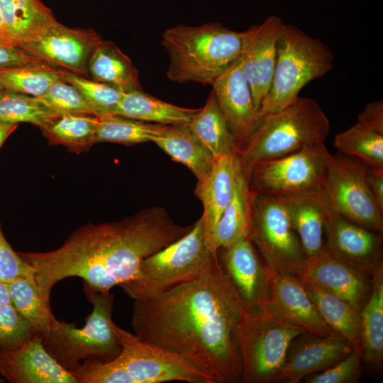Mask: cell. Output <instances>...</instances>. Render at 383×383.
<instances>
[{"label": "cell", "instance_id": "obj_3", "mask_svg": "<svg viewBox=\"0 0 383 383\" xmlns=\"http://www.w3.org/2000/svg\"><path fill=\"white\" fill-rule=\"evenodd\" d=\"M243 40V31L220 23L170 27L161 42L170 59L167 77L174 82L211 85L239 57Z\"/></svg>", "mask_w": 383, "mask_h": 383}, {"label": "cell", "instance_id": "obj_28", "mask_svg": "<svg viewBox=\"0 0 383 383\" xmlns=\"http://www.w3.org/2000/svg\"><path fill=\"white\" fill-rule=\"evenodd\" d=\"M364 361L374 371L383 365V262L372 274L369 298L360 311Z\"/></svg>", "mask_w": 383, "mask_h": 383}, {"label": "cell", "instance_id": "obj_15", "mask_svg": "<svg viewBox=\"0 0 383 383\" xmlns=\"http://www.w3.org/2000/svg\"><path fill=\"white\" fill-rule=\"evenodd\" d=\"M284 23L281 18L271 15L260 24L243 31L241 66L258 112L271 85L277 41Z\"/></svg>", "mask_w": 383, "mask_h": 383}, {"label": "cell", "instance_id": "obj_37", "mask_svg": "<svg viewBox=\"0 0 383 383\" xmlns=\"http://www.w3.org/2000/svg\"><path fill=\"white\" fill-rule=\"evenodd\" d=\"M59 115L32 96L7 90L0 97V122L2 123H29L41 130Z\"/></svg>", "mask_w": 383, "mask_h": 383}, {"label": "cell", "instance_id": "obj_36", "mask_svg": "<svg viewBox=\"0 0 383 383\" xmlns=\"http://www.w3.org/2000/svg\"><path fill=\"white\" fill-rule=\"evenodd\" d=\"M62 70L45 62L2 69L0 84L8 91L38 97L62 78Z\"/></svg>", "mask_w": 383, "mask_h": 383}, {"label": "cell", "instance_id": "obj_14", "mask_svg": "<svg viewBox=\"0 0 383 383\" xmlns=\"http://www.w3.org/2000/svg\"><path fill=\"white\" fill-rule=\"evenodd\" d=\"M324 236L325 247L333 257L369 276L382 262V233L355 223L330 209Z\"/></svg>", "mask_w": 383, "mask_h": 383}, {"label": "cell", "instance_id": "obj_6", "mask_svg": "<svg viewBox=\"0 0 383 383\" xmlns=\"http://www.w3.org/2000/svg\"><path fill=\"white\" fill-rule=\"evenodd\" d=\"M333 61V52L320 39L284 23L271 85L259 110L260 117L292 103L306 84L330 72Z\"/></svg>", "mask_w": 383, "mask_h": 383}, {"label": "cell", "instance_id": "obj_50", "mask_svg": "<svg viewBox=\"0 0 383 383\" xmlns=\"http://www.w3.org/2000/svg\"><path fill=\"white\" fill-rule=\"evenodd\" d=\"M5 379L0 375V383L5 382Z\"/></svg>", "mask_w": 383, "mask_h": 383}, {"label": "cell", "instance_id": "obj_49", "mask_svg": "<svg viewBox=\"0 0 383 383\" xmlns=\"http://www.w3.org/2000/svg\"><path fill=\"white\" fill-rule=\"evenodd\" d=\"M7 90L4 87H2L1 84H0V97Z\"/></svg>", "mask_w": 383, "mask_h": 383}, {"label": "cell", "instance_id": "obj_4", "mask_svg": "<svg viewBox=\"0 0 383 383\" xmlns=\"http://www.w3.org/2000/svg\"><path fill=\"white\" fill-rule=\"evenodd\" d=\"M329 132V120L318 103L299 96L286 107L261 117L238 153L242 172L248 180L258 162L325 143Z\"/></svg>", "mask_w": 383, "mask_h": 383}, {"label": "cell", "instance_id": "obj_26", "mask_svg": "<svg viewBox=\"0 0 383 383\" xmlns=\"http://www.w3.org/2000/svg\"><path fill=\"white\" fill-rule=\"evenodd\" d=\"M304 289L326 323L343 336L353 350L362 352L360 311L345 300L300 277Z\"/></svg>", "mask_w": 383, "mask_h": 383}, {"label": "cell", "instance_id": "obj_47", "mask_svg": "<svg viewBox=\"0 0 383 383\" xmlns=\"http://www.w3.org/2000/svg\"><path fill=\"white\" fill-rule=\"evenodd\" d=\"M11 303L8 284L6 282L0 280V307Z\"/></svg>", "mask_w": 383, "mask_h": 383}, {"label": "cell", "instance_id": "obj_43", "mask_svg": "<svg viewBox=\"0 0 383 383\" xmlns=\"http://www.w3.org/2000/svg\"><path fill=\"white\" fill-rule=\"evenodd\" d=\"M38 62H45L20 47L0 45V70Z\"/></svg>", "mask_w": 383, "mask_h": 383}, {"label": "cell", "instance_id": "obj_25", "mask_svg": "<svg viewBox=\"0 0 383 383\" xmlns=\"http://www.w3.org/2000/svg\"><path fill=\"white\" fill-rule=\"evenodd\" d=\"M171 158L186 166L197 182L205 179L216 159L193 134L188 125L165 126L153 140Z\"/></svg>", "mask_w": 383, "mask_h": 383}, {"label": "cell", "instance_id": "obj_19", "mask_svg": "<svg viewBox=\"0 0 383 383\" xmlns=\"http://www.w3.org/2000/svg\"><path fill=\"white\" fill-rule=\"evenodd\" d=\"M241 172L238 153L225 155L216 159L208 177L196 184L195 193L203 205L201 218L206 243L216 258H218L215 243L217 225L233 198L236 181Z\"/></svg>", "mask_w": 383, "mask_h": 383}, {"label": "cell", "instance_id": "obj_21", "mask_svg": "<svg viewBox=\"0 0 383 383\" xmlns=\"http://www.w3.org/2000/svg\"><path fill=\"white\" fill-rule=\"evenodd\" d=\"M300 277L345 300L359 311L371 292L372 278L333 257L326 247L309 260Z\"/></svg>", "mask_w": 383, "mask_h": 383}, {"label": "cell", "instance_id": "obj_46", "mask_svg": "<svg viewBox=\"0 0 383 383\" xmlns=\"http://www.w3.org/2000/svg\"><path fill=\"white\" fill-rule=\"evenodd\" d=\"M18 124L0 122V148L6 138L16 129Z\"/></svg>", "mask_w": 383, "mask_h": 383}, {"label": "cell", "instance_id": "obj_32", "mask_svg": "<svg viewBox=\"0 0 383 383\" xmlns=\"http://www.w3.org/2000/svg\"><path fill=\"white\" fill-rule=\"evenodd\" d=\"M11 301L38 334L51 328L56 319L50 305V294L45 292L35 277H18L7 283Z\"/></svg>", "mask_w": 383, "mask_h": 383}, {"label": "cell", "instance_id": "obj_45", "mask_svg": "<svg viewBox=\"0 0 383 383\" xmlns=\"http://www.w3.org/2000/svg\"><path fill=\"white\" fill-rule=\"evenodd\" d=\"M367 181L373 197L383 211V170L367 167Z\"/></svg>", "mask_w": 383, "mask_h": 383}, {"label": "cell", "instance_id": "obj_39", "mask_svg": "<svg viewBox=\"0 0 383 383\" xmlns=\"http://www.w3.org/2000/svg\"><path fill=\"white\" fill-rule=\"evenodd\" d=\"M35 98L60 114L77 113L96 116L94 109L81 92L62 78L52 83L43 95Z\"/></svg>", "mask_w": 383, "mask_h": 383}, {"label": "cell", "instance_id": "obj_13", "mask_svg": "<svg viewBox=\"0 0 383 383\" xmlns=\"http://www.w3.org/2000/svg\"><path fill=\"white\" fill-rule=\"evenodd\" d=\"M104 40L92 29L71 28L57 22L22 48L45 63L89 78V59Z\"/></svg>", "mask_w": 383, "mask_h": 383}, {"label": "cell", "instance_id": "obj_29", "mask_svg": "<svg viewBox=\"0 0 383 383\" xmlns=\"http://www.w3.org/2000/svg\"><path fill=\"white\" fill-rule=\"evenodd\" d=\"M90 79L112 85L123 92L140 90L138 72L130 58L113 42L104 40L88 64Z\"/></svg>", "mask_w": 383, "mask_h": 383}, {"label": "cell", "instance_id": "obj_24", "mask_svg": "<svg viewBox=\"0 0 383 383\" xmlns=\"http://www.w3.org/2000/svg\"><path fill=\"white\" fill-rule=\"evenodd\" d=\"M0 11L7 35L21 48L58 22L40 0H0Z\"/></svg>", "mask_w": 383, "mask_h": 383}, {"label": "cell", "instance_id": "obj_35", "mask_svg": "<svg viewBox=\"0 0 383 383\" xmlns=\"http://www.w3.org/2000/svg\"><path fill=\"white\" fill-rule=\"evenodd\" d=\"M165 126L113 114L99 116L94 141L95 143L109 142L126 145L153 142Z\"/></svg>", "mask_w": 383, "mask_h": 383}, {"label": "cell", "instance_id": "obj_9", "mask_svg": "<svg viewBox=\"0 0 383 383\" xmlns=\"http://www.w3.org/2000/svg\"><path fill=\"white\" fill-rule=\"evenodd\" d=\"M250 239L270 270L303 274L309 259L281 196L254 193Z\"/></svg>", "mask_w": 383, "mask_h": 383}, {"label": "cell", "instance_id": "obj_40", "mask_svg": "<svg viewBox=\"0 0 383 383\" xmlns=\"http://www.w3.org/2000/svg\"><path fill=\"white\" fill-rule=\"evenodd\" d=\"M36 334L11 303L0 307V351L16 350Z\"/></svg>", "mask_w": 383, "mask_h": 383}, {"label": "cell", "instance_id": "obj_27", "mask_svg": "<svg viewBox=\"0 0 383 383\" xmlns=\"http://www.w3.org/2000/svg\"><path fill=\"white\" fill-rule=\"evenodd\" d=\"M199 109L178 106L140 90L123 92L113 114L167 126L188 125Z\"/></svg>", "mask_w": 383, "mask_h": 383}, {"label": "cell", "instance_id": "obj_48", "mask_svg": "<svg viewBox=\"0 0 383 383\" xmlns=\"http://www.w3.org/2000/svg\"><path fill=\"white\" fill-rule=\"evenodd\" d=\"M0 45H14V46H16L12 43V41L11 40V39L9 38V35H7V33L6 32V30H5V28H4V23H3V20H2V17H1V11H0Z\"/></svg>", "mask_w": 383, "mask_h": 383}, {"label": "cell", "instance_id": "obj_33", "mask_svg": "<svg viewBox=\"0 0 383 383\" xmlns=\"http://www.w3.org/2000/svg\"><path fill=\"white\" fill-rule=\"evenodd\" d=\"M99 116L87 113H61L41 129L50 144L61 145L70 152L87 151L95 144Z\"/></svg>", "mask_w": 383, "mask_h": 383}, {"label": "cell", "instance_id": "obj_23", "mask_svg": "<svg viewBox=\"0 0 383 383\" xmlns=\"http://www.w3.org/2000/svg\"><path fill=\"white\" fill-rule=\"evenodd\" d=\"M279 196L308 259L316 256L325 248L324 226L329 211L321 189Z\"/></svg>", "mask_w": 383, "mask_h": 383}, {"label": "cell", "instance_id": "obj_12", "mask_svg": "<svg viewBox=\"0 0 383 383\" xmlns=\"http://www.w3.org/2000/svg\"><path fill=\"white\" fill-rule=\"evenodd\" d=\"M112 326L121 347L117 359L131 383H209L203 374L177 355L141 340L114 322Z\"/></svg>", "mask_w": 383, "mask_h": 383}, {"label": "cell", "instance_id": "obj_5", "mask_svg": "<svg viewBox=\"0 0 383 383\" xmlns=\"http://www.w3.org/2000/svg\"><path fill=\"white\" fill-rule=\"evenodd\" d=\"M83 292L92 305L82 328L55 319L41 334L43 344L56 361L72 372L84 361L109 362L118 356L121 345L113 329L114 295L83 282Z\"/></svg>", "mask_w": 383, "mask_h": 383}, {"label": "cell", "instance_id": "obj_7", "mask_svg": "<svg viewBox=\"0 0 383 383\" xmlns=\"http://www.w3.org/2000/svg\"><path fill=\"white\" fill-rule=\"evenodd\" d=\"M216 260L200 218L183 237L142 260L135 277L120 287L133 300L143 299L199 277Z\"/></svg>", "mask_w": 383, "mask_h": 383}, {"label": "cell", "instance_id": "obj_8", "mask_svg": "<svg viewBox=\"0 0 383 383\" xmlns=\"http://www.w3.org/2000/svg\"><path fill=\"white\" fill-rule=\"evenodd\" d=\"M305 332L266 306L245 310L236 331L243 382H273L292 341Z\"/></svg>", "mask_w": 383, "mask_h": 383}, {"label": "cell", "instance_id": "obj_41", "mask_svg": "<svg viewBox=\"0 0 383 383\" xmlns=\"http://www.w3.org/2000/svg\"><path fill=\"white\" fill-rule=\"evenodd\" d=\"M362 352L353 350L330 368L305 377L306 383H356L362 377Z\"/></svg>", "mask_w": 383, "mask_h": 383}, {"label": "cell", "instance_id": "obj_20", "mask_svg": "<svg viewBox=\"0 0 383 383\" xmlns=\"http://www.w3.org/2000/svg\"><path fill=\"white\" fill-rule=\"evenodd\" d=\"M0 375L11 383H78L46 350L40 334L16 350L0 351Z\"/></svg>", "mask_w": 383, "mask_h": 383}, {"label": "cell", "instance_id": "obj_10", "mask_svg": "<svg viewBox=\"0 0 383 383\" xmlns=\"http://www.w3.org/2000/svg\"><path fill=\"white\" fill-rule=\"evenodd\" d=\"M367 166L342 153L330 154L321 192L329 209L345 218L377 232H383V211L367 181Z\"/></svg>", "mask_w": 383, "mask_h": 383}, {"label": "cell", "instance_id": "obj_44", "mask_svg": "<svg viewBox=\"0 0 383 383\" xmlns=\"http://www.w3.org/2000/svg\"><path fill=\"white\" fill-rule=\"evenodd\" d=\"M357 121L383 133V101L368 103L357 116Z\"/></svg>", "mask_w": 383, "mask_h": 383}, {"label": "cell", "instance_id": "obj_18", "mask_svg": "<svg viewBox=\"0 0 383 383\" xmlns=\"http://www.w3.org/2000/svg\"><path fill=\"white\" fill-rule=\"evenodd\" d=\"M222 250L218 258L246 311L263 307L268 300L272 270L261 260L250 238Z\"/></svg>", "mask_w": 383, "mask_h": 383}, {"label": "cell", "instance_id": "obj_17", "mask_svg": "<svg viewBox=\"0 0 383 383\" xmlns=\"http://www.w3.org/2000/svg\"><path fill=\"white\" fill-rule=\"evenodd\" d=\"M211 86L217 104L235 137L239 153L261 119L240 56Z\"/></svg>", "mask_w": 383, "mask_h": 383}, {"label": "cell", "instance_id": "obj_22", "mask_svg": "<svg viewBox=\"0 0 383 383\" xmlns=\"http://www.w3.org/2000/svg\"><path fill=\"white\" fill-rule=\"evenodd\" d=\"M265 306L307 332L320 336L337 333L322 318L299 277L272 271Z\"/></svg>", "mask_w": 383, "mask_h": 383}, {"label": "cell", "instance_id": "obj_42", "mask_svg": "<svg viewBox=\"0 0 383 383\" xmlns=\"http://www.w3.org/2000/svg\"><path fill=\"white\" fill-rule=\"evenodd\" d=\"M18 277H35V270L11 248L0 222V280L9 283Z\"/></svg>", "mask_w": 383, "mask_h": 383}, {"label": "cell", "instance_id": "obj_38", "mask_svg": "<svg viewBox=\"0 0 383 383\" xmlns=\"http://www.w3.org/2000/svg\"><path fill=\"white\" fill-rule=\"evenodd\" d=\"M62 78L75 87L94 109L97 116L113 114L123 91L90 78L62 70Z\"/></svg>", "mask_w": 383, "mask_h": 383}, {"label": "cell", "instance_id": "obj_30", "mask_svg": "<svg viewBox=\"0 0 383 383\" xmlns=\"http://www.w3.org/2000/svg\"><path fill=\"white\" fill-rule=\"evenodd\" d=\"M253 194L248 179L241 172L236 181L233 198L217 225L215 243L218 253L220 249L250 238Z\"/></svg>", "mask_w": 383, "mask_h": 383}, {"label": "cell", "instance_id": "obj_11", "mask_svg": "<svg viewBox=\"0 0 383 383\" xmlns=\"http://www.w3.org/2000/svg\"><path fill=\"white\" fill-rule=\"evenodd\" d=\"M330 152L325 143L258 162L248 179L255 194L287 196L320 190Z\"/></svg>", "mask_w": 383, "mask_h": 383}, {"label": "cell", "instance_id": "obj_16", "mask_svg": "<svg viewBox=\"0 0 383 383\" xmlns=\"http://www.w3.org/2000/svg\"><path fill=\"white\" fill-rule=\"evenodd\" d=\"M353 350L349 342L338 333L330 336L301 333L292 341L273 382H300L309 375L330 368Z\"/></svg>", "mask_w": 383, "mask_h": 383}, {"label": "cell", "instance_id": "obj_31", "mask_svg": "<svg viewBox=\"0 0 383 383\" xmlns=\"http://www.w3.org/2000/svg\"><path fill=\"white\" fill-rule=\"evenodd\" d=\"M188 126L215 159L233 152L238 153L235 137L212 91Z\"/></svg>", "mask_w": 383, "mask_h": 383}, {"label": "cell", "instance_id": "obj_1", "mask_svg": "<svg viewBox=\"0 0 383 383\" xmlns=\"http://www.w3.org/2000/svg\"><path fill=\"white\" fill-rule=\"evenodd\" d=\"M245 309L214 260L199 277L134 300L131 326L141 340L177 355L209 383L243 382L237 327Z\"/></svg>", "mask_w": 383, "mask_h": 383}, {"label": "cell", "instance_id": "obj_34", "mask_svg": "<svg viewBox=\"0 0 383 383\" xmlns=\"http://www.w3.org/2000/svg\"><path fill=\"white\" fill-rule=\"evenodd\" d=\"M333 145L338 152L357 158L372 169L383 170V133L357 121L335 136Z\"/></svg>", "mask_w": 383, "mask_h": 383}, {"label": "cell", "instance_id": "obj_2", "mask_svg": "<svg viewBox=\"0 0 383 383\" xmlns=\"http://www.w3.org/2000/svg\"><path fill=\"white\" fill-rule=\"evenodd\" d=\"M191 227L175 223L162 208H150L118 221L81 226L55 250L18 253L33 267L36 282L48 294L58 282L71 277L109 292L133 279L142 260Z\"/></svg>", "mask_w": 383, "mask_h": 383}]
</instances>
